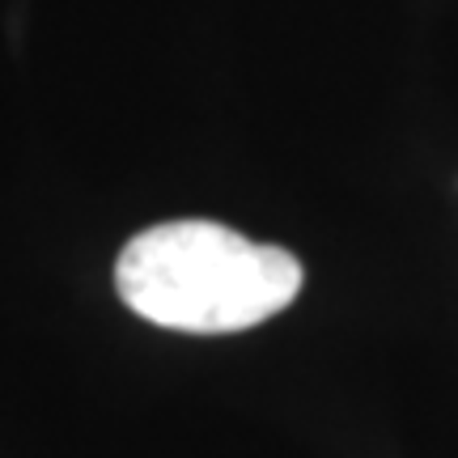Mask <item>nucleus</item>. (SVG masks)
<instances>
[{
	"mask_svg": "<svg viewBox=\"0 0 458 458\" xmlns=\"http://www.w3.org/2000/svg\"><path fill=\"white\" fill-rule=\"evenodd\" d=\"M114 289L145 323L229 335L267 323L301 293V263L216 221H165L136 233L114 263Z\"/></svg>",
	"mask_w": 458,
	"mask_h": 458,
	"instance_id": "obj_1",
	"label": "nucleus"
}]
</instances>
